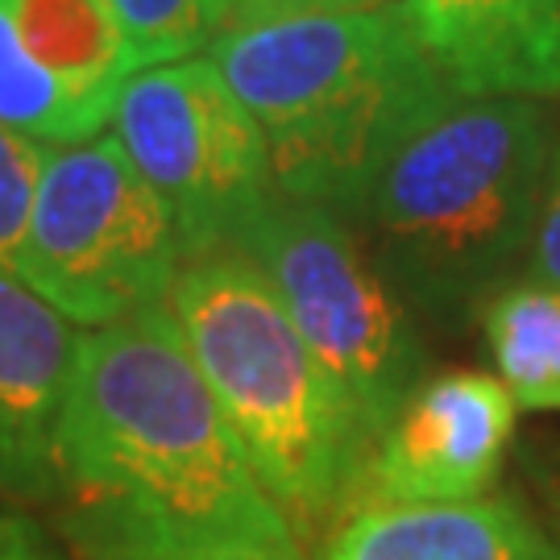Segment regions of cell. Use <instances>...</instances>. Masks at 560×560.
<instances>
[{
  "mask_svg": "<svg viewBox=\"0 0 560 560\" xmlns=\"http://www.w3.org/2000/svg\"><path fill=\"white\" fill-rule=\"evenodd\" d=\"M50 502L75 560H300L166 307L83 332Z\"/></svg>",
  "mask_w": 560,
  "mask_h": 560,
  "instance_id": "obj_1",
  "label": "cell"
},
{
  "mask_svg": "<svg viewBox=\"0 0 560 560\" xmlns=\"http://www.w3.org/2000/svg\"><path fill=\"white\" fill-rule=\"evenodd\" d=\"M557 117L527 96H457L402 141L340 221L390 291L457 324L527 270Z\"/></svg>",
  "mask_w": 560,
  "mask_h": 560,
  "instance_id": "obj_2",
  "label": "cell"
},
{
  "mask_svg": "<svg viewBox=\"0 0 560 560\" xmlns=\"http://www.w3.org/2000/svg\"><path fill=\"white\" fill-rule=\"evenodd\" d=\"M203 55L258 120L279 196L337 217L402 141L457 101L402 0L233 25Z\"/></svg>",
  "mask_w": 560,
  "mask_h": 560,
  "instance_id": "obj_3",
  "label": "cell"
},
{
  "mask_svg": "<svg viewBox=\"0 0 560 560\" xmlns=\"http://www.w3.org/2000/svg\"><path fill=\"white\" fill-rule=\"evenodd\" d=\"M166 312L300 536L358 502L374 444L254 261L237 249L183 261Z\"/></svg>",
  "mask_w": 560,
  "mask_h": 560,
  "instance_id": "obj_4",
  "label": "cell"
},
{
  "mask_svg": "<svg viewBox=\"0 0 560 560\" xmlns=\"http://www.w3.org/2000/svg\"><path fill=\"white\" fill-rule=\"evenodd\" d=\"M179 270L166 203L108 129L75 145H46L13 266L30 291L92 332L166 307Z\"/></svg>",
  "mask_w": 560,
  "mask_h": 560,
  "instance_id": "obj_5",
  "label": "cell"
},
{
  "mask_svg": "<svg viewBox=\"0 0 560 560\" xmlns=\"http://www.w3.org/2000/svg\"><path fill=\"white\" fill-rule=\"evenodd\" d=\"M233 249L279 291L365 441L378 444L428 382V349L353 229L324 203L275 196Z\"/></svg>",
  "mask_w": 560,
  "mask_h": 560,
  "instance_id": "obj_6",
  "label": "cell"
},
{
  "mask_svg": "<svg viewBox=\"0 0 560 560\" xmlns=\"http://www.w3.org/2000/svg\"><path fill=\"white\" fill-rule=\"evenodd\" d=\"M108 133L166 203L183 261L233 249L279 196L258 120L208 55L138 71Z\"/></svg>",
  "mask_w": 560,
  "mask_h": 560,
  "instance_id": "obj_7",
  "label": "cell"
},
{
  "mask_svg": "<svg viewBox=\"0 0 560 560\" xmlns=\"http://www.w3.org/2000/svg\"><path fill=\"white\" fill-rule=\"evenodd\" d=\"M138 71L108 0H0V125L21 138H96Z\"/></svg>",
  "mask_w": 560,
  "mask_h": 560,
  "instance_id": "obj_8",
  "label": "cell"
},
{
  "mask_svg": "<svg viewBox=\"0 0 560 560\" xmlns=\"http://www.w3.org/2000/svg\"><path fill=\"white\" fill-rule=\"evenodd\" d=\"M520 407L499 374L428 378L374 444L358 506L486 499L515 436Z\"/></svg>",
  "mask_w": 560,
  "mask_h": 560,
  "instance_id": "obj_9",
  "label": "cell"
},
{
  "mask_svg": "<svg viewBox=\"0 0 560 560\" xmlns=\"http://www.w3.org/2000/svg\"><path fill=\"white\" fill-rule=\"evenodd\" d=\"M83 328L0 270V494L55 499V436Z\"/></svg>",
  "mask_w": 560,
  "mask_h": 560,
  "instance_id": "obj_10",
  "label": "cell"
},
{
  "mask_svg": "<svg viewBox=\"0 0 560 560\" xmlns=\"http://www.w3.org/2000/svg\"><path fill=\"white\" fill-rule=\"evenodd\" d=\"M457 96H560V0H402Z\"/></svg>",
  "mask_w": 560,
  "mask_h": 560,
  "instance_id": "obj_11",
  "label": "cell"
},
{
  "mask_svg": "<svg viewBox=\"0 0 560 560\" xmlns=\"http://www.w3.org/2000/svg\"><path fill=\"white\" fill-rule=\"evenodd\" d=\"M324 560H560V544L511 499L378 502L340 523Z\"/></svg>",
  "mask_w": 560,
  "mask_h": 560,
  "instance_id": "obj_12",
  "label": "cell"
},
{
  "mask_svg": "<svg viewBox=\"0 0 560 560\" xmlns=\"http://www.w3.org/2000/svg\"><path fill=\"white\" fill-rule=\"evenodd\" d=\"M494 374L520 411H560V287L515 282L481 312Z\"/></svg>",
  "mask_w": 560,
  "mask_h": 560,
  "instance_id": "obj_13",
  "label": "cell"
},
{
  "mask_svg": "<svg viewBox=\"0 0 560 560\" xmlns=\"http://www.w3.org/2000/svg\"><path fill=\"white\" fill-rule=\"evenodd\" d=\"M133 42L141 71L203 55L224 30L221 0H108Z\"/></svg>",
  "mask_w": 560,
  "mask_h": 560,
  "instance_id": "obj_14",
  "label": "cell"
},
{
  "mask_svg": "<svg viewBox=\"0 0 560 560\" xmlns=\"http://www.w3.org/2000/svg\"><path fill=\"white\" fill-rule=\"evenodd\" d=\"M42 159H46V145L0 125V270L18 266V249L21 237H25V221H30Z\"/></svg>",
  "mask_w": 560,
  "mask_h": 560,
  "instance_id": "obj_15",
  "label": "cell"
},
{
  "mask_svg": "<svg viewBox=\"0 0 560 560\" xmlns=\"http://www.w3.org/2000/svg\"><path fill=\"white\" fill-rule=\"evenodd\" d=\"M527 279L552 282L560 287V125L552 141V162H548V179H544V203L536 241H532V258H527Z\"/></svg>",
  "mask_w": 560,
  "mask_h": 560,
  "instance_id": "obj_16",
  "label": "cell"
},
{
  "mask_svg": "<svg viewBox=\"0 0 560 560\" xmlns=\"http://www.w3.org/2000/svg\"><path fill=\"white\" fill-rule=\"evenodd\" d=\"M382 0H221L224 25H249L270 18H300V13H340V9H374Z\"/></svg>",
  "mask_w": 560,
  "mask_h": 560,
  "instance_id": "obj_17",
  "label": "cell"
},
{
  "mask_svg": "<svg viewBox=\"0 0 560 560\" xmlns=\"http://www.w3.org/2000/svg\"><path fill=\"white\" fill-rule=\"evenodd\" d=\"M0 560H62V552L30 515L0 506Z\"/></svg>",
  "mask_w": 560,
  "mask_h": 560,
  "instance_id": "obj_18",
  "label": "cell"
}]
</instances>
